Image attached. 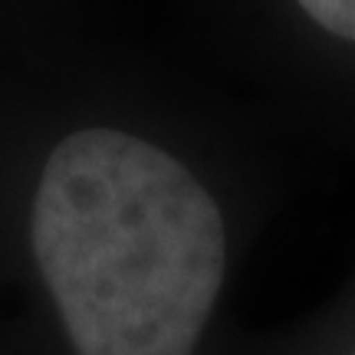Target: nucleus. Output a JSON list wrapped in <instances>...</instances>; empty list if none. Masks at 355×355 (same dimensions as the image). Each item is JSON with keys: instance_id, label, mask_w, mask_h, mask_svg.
Returning <instances> with one entry per match:
<instances>
[{"instance_id": "1", "label": "nucleus", "mask_w": 355, "mask_h": 355, "mask_svg": "<svg viewBox=\"0 0 355 355\" xmlns=\"http://www.w3.org/2000/svg\"><path fill=\"white\" fill-rule=\"evenodd\" d=\"M30 247L73 355H201L227 279V230L198 178L119 128L50 152Z\"/></svg>"}, {"instance_id": "2", "label": "nucleus", "mask_w": 355, "mask_h": 355, "mask_svg": "<svg viewBox=\"0 0 355 355\" xmlns=\"http://www.w3.org/2000/svg\"><path fill=\"white\" fill-rule=\"evenodd\" d=\"M322 30L355 43V0H296Z\"/></svg>"}, {"instance_id": "3", "label": "nucleus", "mask_w": 355, "mask_h": 355, "mask_svg": "<svg viewBox=\"0 0 355 355\" xmlns=\"http://www.w3.org/2000/svg\"><path fill=\"white\" fill-rule=\"evenodd\" d=\"M343 355H355V332L349 336V345H345V352Z\"/></svg>"}]
</instances>
